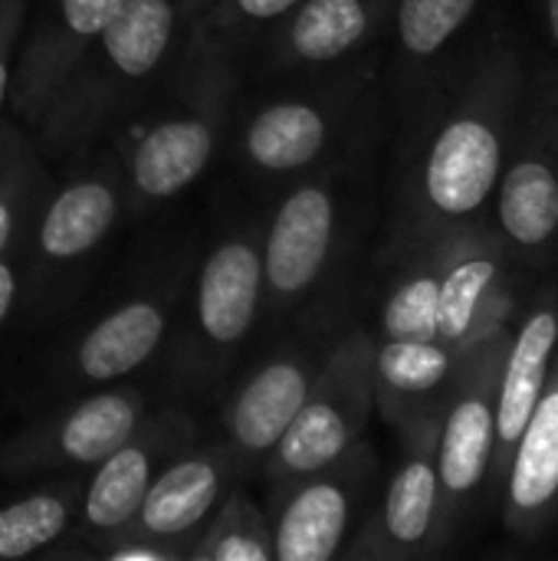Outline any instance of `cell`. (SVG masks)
Returning a JSON list of instances; mask_svg holds the SVG:
<instances>
[{
    "mask_svg": "<svg viewBox=\"0 0 558 561\" xmlns=\"http://www.w3.org/2000/svg\"><path fill=\"white\" fill-rule=\"evenodd\" d=\"M536 36L506 0L464 62L391 125V191L378 263L490 214L526 102Z\"/></svg>",
    "mask_w": 558,
    "mask_h": 561,
    "instance_id": "6da1fadb",
    "label": "cell"
},
{
    "mask_svg": "<svg viewBox=\"0 0 558 561\" xmlns=\"http://www.w3.org/2000/svg\"><path fill=\"white\" fill-rule=\"evenodd\" d=\"M391 125L339 161L296 178L263 227V322L319 312L345 289L375 214V168Z\"/></svg>",
    "mask_w": 558,
    "mask_h": 561,
    "instance_id": "7a4b0ae2",
    "label": "cell"
},
{
    "mask_svg": "<svg viewBox=\"0 0 558 561\" xmlns=\"http://www.w3.org/2000/svg\"><path fill=\"white\" fill-rule=\"evenodd\" d=\"M191 39L194 20L181 0H125L30 125L39 158L59 174L79 164L164 82Z\"/></svg>",
    "mask_w": 558,
    "mask_h": 561,
    "instance_id": "3957f363",
    "label": "cell"
},
{
    "mask_svg": "<svg viewBox=\"0 0 558 561\" xmlns=\"http://www.w3.org/2000/svg\"><path fill=\"white\" fill-rule=\"evenodd\" d=\"M243 69L194 33L178 66L109 135L125 171V210L138 214L184 194L227 145Z\"/></svg>",
    "mask_w": 558,
    "mask_h": 561,
    "instance_id": "277c9868",
    "label": "cell"
},
{
    "mask_svg": "<svg viewBox=\"0 0 558 561\" xmlns=\"http://www.w3.org/2000/svg\"><path fill=\"white\" fill-rule=\"evenodd\" d=\"M250 102L237 99L227 148L234 164L257 181H296L319 171L372 131L391 125L382 53L303 79H280Z\"/></svg>",
    "mask_w": 558,
    "mask_h": 561,
    "instance_id": "5b68a950",
    "label": "cell"
},
{
    "mask_svg": "<svg viewBox=\"0 0 558 561\" xmlns=\"http://www.w3.org/2000/svg\"><path fill=\"white\" fill-rule=\"evenodd\" d=\"M263 322V227H227L191 270L164 339L168 381L187 401L214 398Z\"/></svg>",
    "mask_w": 558,
    "mask_h": 561,
    "instance_id": "8992f818",
    "label": "cell"
},
{
    "mask_svg": "<svg viewBox=\"0 0 558 561\" xmlns=\"http://www.w3.org/2000/svg\"><path fill=\"white\" fill-rule=\"evenodd\" d=\"M125 210V171L118 151L102 141L39 204L23 237L26 316L56 312L82 283Z\"/></svg>",
    "mask_w": 558,
    "mask_h": 561,
    "instance_id": "52a82bcc",
    "label": "cell"
},
{
    "mask_svg": "<svg viewBox=\"0 0 558 561\" xmlns=\"http://www.w3.org/2000/svg\"><path fill=\"white\" fill-rule=\"evenodd\" d=\"M487 220L526 286L558 270V66L539 43Z\"/></svg>",
    "mask_w": 558,
    "mask_h": 561,
    "instance_id": "ba28073f",
    "label": "cell"
},
{
    "mask_svg": "<svg viewBox=\"0 0 558 561\" xmlns=\"http://www.w3.org/2000/svg\"><path fill=\"white\" fill-rule=\"evenodd\" d=\"M513 325L497 329L490 339L474 345L447 391L441 411L437 437V477L441 503L451 546L493 513L490 503V460H493V424H497V391L506 362Z\"/></svg>",
    "mask_w": 558,
    "mask_h": 561,
    "instance_id": "9c48e42d",
    "label": "cell"
},
{
    "mask_svg": "<svg viewBox=\"0 0 558 561\" xmlns=\"http://www.w3.org/2000/svg\"><path fill=\"white\" fill-rule=\"evenodd\" d=\"M375 411V335L372 329H349L322 355L312 388L263 463L270 486L299 480L365 437Z\"/></svg>",
    "mask_w": 558,
    "mask_h": 561,
    "instance_id": "30bf717a",
    "label": "cell"
},
{
    "mask_svg": "<svg viewBox=\"0 0 558 561\" xmlns=\"http://www.w3.org/2000/svg\"><path fill=\"white\" fill-rule=\"evenodd\" d=\"M441 411L444 404H431L395 427L398 463L382 500L365 510L355 536L342 549V559L421 561L451 549L437 477Z\"/></svg>",
    "mask_w": 558,
    "mask_h": 561,
    "instance_id": "8fae6325",
    "label": "cell"
},
{
    "mask_svg": "<svg viewBox=\"0 0 558 561\" xmlns=\"http://www.w3.org/2000/svg\"><path fill=\"white\" fill-rule=\"evenodd\" d=\"M234 483H240V470L227 440L187 444L155 477L135 519L109 542L99 559H187Z\"/></svg>",
    "mask_w": 558,
    "mask_h": 561,
    "instance_id": "7c38bea8",
    "label": "cell"
},
{
    "mask_svg": "<svg viewBox=\"0 0 558 561\" xmlns=\"http://www.w3.org/2000/svg\"><path fill=\"white\" fill-rule=\"evenodd\" d=\"M378 450L358 437L332 463L273 486V561H332L355 536L378 483Z\"/></svg>",
    "mask_w": 558,
    "mask_h": 561,
    "instance_id": "4fadbf2b",
    "label": "cell"
},
{
    "mask_svg": "<svg viewBox=\"0 0 558 561\" xmlns=\"http://www.w3.org/2000/svg\"><path fill=\"white\" fill-rule=\"evenodd\" d=\"M197 440V424L184 404H168L148 411L135 434L95 463L92 480L82 486L76 516L66 529V546L56 556H86L99 559L109 542L135 519L155 477Z\"/></svg>",
    "mask_w": 558,
    "mask_h": 561,
    "instance_id": "5bb4252c",
    "label": "cell"
},
{
    "mask_svg": "<svg viewBox=\"0 0 558 561\" xmlns=\"http://www.w3.org/2000/svg\"><path fill=\"white\" fill-rule=\"evenodd\" d=\"M506 0H395L382 49L391 125L408 118L477 46Z\"/></svg>",
    "mask_w": 558,
    "mask_h": 561,
    "instance_id": "9a60e30c",
    "label": "cell"
},
{
    "mask_svg": "<svg viewBox=\"0 0 558 561\" xmlns=\"http://www.w3.org/2000/svg\"><path fill=\"white\" fill-rule=\"evenodd\" d=\"M444 270L437 293V342L457 355L513 325L529 286L516 273L493 224L474 220L441 233Z\"/></svg>",
    "mask_w": 558,
    "mask_h": 561,
    "instance_id": "2e32d148",
    "label": "cell"
},
{
    "mask_svg": "<svg viewBox=\"0 0 558 561\" xmlns=\"http://www.w3.org/2000/svg\"><path fill=\"white\" fill-rule=\"evenodd\" d=\"M395 0H299L240 59L260 79H303L385 49Z\"/></svg>",
    "mask_w": 558,
    "mask_h": 561,
    "instance_id": "e0dca14e",
    "label": "cell"
},
{
    "mask_svg": "<svg viewBox=\"0 0 558 561\" xmlns=\"http://www.w3.org/2000/svg\"><path fill=\"white\" fill-rule=\"evenodd\" d=\"M145 414L148 398L141 388H105L56 404L0 447V473L23 480L53 470L95 467L135 434Z\"/></svg>",
    "mask_w": 558,
    "mask_h": 561,
    "instance_id": "ac0fdd59",
    "label": "cell"
},
{
    "mask_svg": "<svg viewBox=\"0 0 558 561\" xmlns=\"http://www.w3.org/2000/svg\"><path fill=\"white\" fill-rule=\"evenodd\" d=\"M187 279L191 253L187 260H174L171 266H164L161 276H151L115 309L95 319L92 329L79 335L66 355V385L102 388L145 368L164 348Z\"/></svg>",
    "mask_w": 558,
    "mask_h": 561,
    "instance_id": "d6986e66",
    "label": "cell"
},
{
    "mask_svg": "<svg viewBox=\"0 0 558 561\" xmlns=\"http://www.w3.org/2000/svg\"><path fill=\"white\" fill-rule=\"evenodd\" d=\"M558 355V270L539 276L516 319L497 391V424H493V460H490V503L500 513L503 486L513 467L516 444L526 421L549 381Z\"/></svg>",
    "mask_w": 558,
    "mask_h": 561,
    "instance_id": "ffe728a7",
    "label": "cell"
},
{
    "mask_svg": "<svg viewBox=\"0 0 558 561\" xmlns=\"http://www.w3.org/2000/svg\"><path fill=\"white\" fill-rule=\"evenodd\" d=\"M322 355L316 358L312 348L289 339L230 385L224 401V440L243 483L263 473L273 447L299 414Z\"/></svg>",
    "mask_w": 558,
    "mask_h": 561,
    "instance_id": "44dd1931",
    "label": "cell"
},
{
    "mask_svg": "<svg viewBox=\"0 0 558 561\" xmlns=\"http://www.w3.org/2000/svg\"><path fill=\"white\" fill-rule=\"evenodd\" d=\"M122 7L125 0H49L16 43L7 115L30 128L66 72Z\"/></svg>",
    "mask_w": 558,
    "mask_h": 561,
    "instance_id": "7402d4cb",
    "label": "cell"
},
{
    "mask_svg": "<svg viewBox=\"0 0 558 561\" xmlns=\"http://www.w3.org/2000/svg\"><path fill=\"white\" fill-rule=\"evenodd\" d=\"M506 539L539 546L558 529V355L516 444L500 500Z\"/></svg>",
    "mask_w": 558,
    "mask_h": 561,
    "instance_id": "603a6c76",
    "label": "cell"
},
{
    "mask_svg": "<svg viewBox=\"0 0 558 561\" xmlns=\"http://www.w3.org/2000/svg\"><path fill=\"white\" fill-rule=\"evenodd\" d=\"M464 355L441 342L375 339V411L395 431L411 414L444 404Z\"/></svg>",
    "mask_w": 558,
    "mask_h": 561,
    "instance_id": "cb8c5ba5",
    "label": "cell"
},
{
    "mask_svg": "<svg viewBox=\"0 0 558 561\" xmlns=\"http://www.w3.org/2000/svg\"><path fill=\"white\" fill-rule=\"evenodd\" d=\"M56 187L53 168L16 118L0 122V253L26 237L39 204Z\"/></svg>",
    "mask_w": 558,
    "mask_h": 561,
    "instance_id": "d4e9b609",
    "label": "cell"
},
{
    "mask_svg": "<svg viewBox=\"0 0 558 561\" xmlns=\"http://www.w3.org/2000/svg\"><path fill=\"white\" fill-rule=\"evenodd\" d=\"M82 486V480L66 477L53 486L0 503V561L30 559L59 546L76 516Z\"/></svg>",
    "mask_w": 558,
    "mask_h": 561,
    "instance_id": "484cf974",
    "label": "cell"
},
{
    "mask_svg": "<svg viewBox=\"0 0 558 561\" xmlns=\"http://www.w3.org/2000/svg\"><path fill=\"white\" fill-rule=\"evenodd\" d=\"M191 561H273V526L270 513L253 500L240 480L230 486L201 539L191 549Z\"/></svg>",
    "mask_w": 558,
    "mask_h": 561,
    "instance_id": "4316f807",
    "label": "cell"
},
{
    "mask_svg": "<svg viewBox=\"0 0 558 561\" xmlns=\"http://www.w3.org/2000/svg\"><path fill=\"white\" fill-rule=\"evenodd\" d=\"M296 3L299 0H217L194 20V33L240 62L247 49Z\"/></svg>",
    "mask_w": 558,
    "mask_h": 561,
    "instance_id": "83f0119b",
    "label": "cell"
},
{
    "mask_svg": "<svg viewBox=\"0 0 558 561\" xmlns=\"http://www.w3.org/2000/svg\"><path fill=\"white\" fill-rule=\"evenodd\" d=\"M26 26V0H0V108H7L13 53Z\"/></svg>",
    "mask_w": 558,
    "mask_h": 561,
    "instance_id": "f1b7e54d",
    "label": "cell"
},
{
    "mask_svg": "<svg viewBox=\"0 0 558 561\" xmlns=\"http://www.w3.org/2000/svg\"><path fill=\"white\" fill-rule=\"evenodd\" d=\"M516 3L536 36V43L558 66V0H516Z\"/></svg>",
    "mask_w": 558,
    "mask_h": 561,
    "instance_id": "f546056e",
    "label": "cell"
},
{
    "mask_svg": "<svg viewBox=\"0 0 558 561\" xmlns=\"http://www.w3.org/2000/svg\"><path fill=\"white\" fill-rule=\"evenodd\" d=\"M20 250H23V237H20L7 253H0V325L7 322L10 309H13L16 299H20V270H16Z\"/></svg>",
    "mask_w": 558,
    "mask_h": 561,
    "instance_id": "4dcf8cb0",
    "label": "cell"
},
{
    "mask_svg": "<svg viewBox=\"0 0 558 561\" xmlns=\"http://www.w3.org/2000/svg\"><path fill=\"white\" fill-rule=\"evenodd\" d=\"M181 3H184V10L191 13V20H197V16H201L204 10H210L217 0H181Z\"/></svg>",
    "mask_w": 558,
    "mask_h": 561,
    "instance_id": "1f68e13d",
    "label": "cell"
}]
</instances>
